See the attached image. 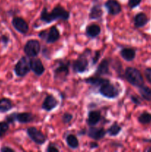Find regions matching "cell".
Wrapping results in <instances>:
<instances>
[{
  "mask_svg": "<svg viewBox=\"0 0 151 152\" xmlns=\"http://www.w3.org/2000/svg\"><path fill=\"white\" fill-rule=\"evenodd\" d=\"M70 13L65 10V7L61 5H57L53 9L50 13L47 11V7H44L40 14V20L50 24L56 20L67 21L70 19Z\"/></svg>",
  "mask_w": 151,
  "mask_h": 152,
  "instance_id": "6da1fadb",
  "label": "cell"
},
{
  "mask_svg": "<svg viewBox=\"0 0 151 152\" xmlns=\"http://www.w3.org/2000/svg\"><path fill=\"white\" fill-rule=\"evenodd\" d=\"M124 78L127 83L136 88H140L144 86V77L139 69L133 67H128L124 71Z\"/></svg>",
  "mask_w": 151,
  "mask_h": 152,
  "instance_id": "7a4b0ae2",
  "label": "cell"
},
{
  "mask_svg": "<svg viewBox=\"0 0 151 152\" xmlns=\"http://www.w3.org/2000/svg\"><path fill=\"white\" fill-rule=\"evenodd\" d=\"M31 71L30 59L28 56H22L14 67V72L19 77H24Z\"/></svg>",
  "mask_w": 151,
  "mask_h": 152,
  "instance_id": "3957f363",
  "label": "cell"
},
{
  "mask_svg": "<svg viewBox=\"0 0 151 152\" xmlns=\"http://www.w3.org/2000/svg\"><path fill=\"white\" fill-rule=\"evenodd\" d=\"M99 93L107 99H115L119 95V91L109 80L99 87Z\"/></svg>",
  "mask_w": 151,
  "mask_h": 152,
  "instance_id": "277c9868",
  "label": "cell"
},
{
  "mask_svg": "<svg viewBox=\"0 0 151 152\" xmlns=\"http://www.w3.org/2000/svg\"><path fill=\"white\" fill-rule=\"evenodd\" d=\"M41 51V45L36 39H30L24 46V52L25 55L30 58L36 57Z\"/></svg>",
  "mask_w": 151,
  "mask_h": 152,
  "instance_id": "5b68a950",
  "label": "cell"
},
{
  "mask_svg": "<svg viewBox=\"0 0 151 152\" xmlns=\"http://www.w3.org/2000/svg\"><path fill=\"white\" fill-rule=\"evenodd\" d=\"M38 37L41 39L44 40L47 44H52L57 42L60 38L59 31L56 26H52L48 32L46 31H40L38 33Z\"/></svg>",
  "mask_w": 151,
  "mask_h": 152,
  "instance_id": "8992f818",
  "label": "cell"
},
{
  "mask_svg": "<svg viewBox=\"0 0 151 152\" xmlns=\"http://www.w3.org/2000/svg\"><path fill=\"white\" fill-rule=\"evenodd\" d=\"M27 134L30 139L37 145H43L46 141V137L36 127H29L27 129Z\"/></svg>",
  "mask_w": 151,
  "mask_h": 152,
  "instance_id": "52a82bcc",
  "label": "cell"
},
{
  "mask_svg": "<svg viewBox=\"0 0 151 152\" xmlns=\"http://www.w3.org/2000/svg\"><path fill=\"white\" fill-rule=\"evenodd\" d=\"M88 65L89 61L84 53L82 55L79 56L78 59L74 61L72 67L74 72L81 74V73H84L87 71V68H88Z\"/></svg>",
  "mask_w": 151,
  "mask_h": 152,
  "instance_id": "ba28073f",
  "label": "cell"
},
{
  "mask_svg": "<svg viewBox=\"0 0 151 152\" xmlns=\"http://www.w3.org/2000/svg\"><path fill=\"white\" fill-rule=\"evenodd\" d=\"M12 25L15 30L22 34H26L29 31V25L21 17H14L12 19Z\"/></svg>",
  "mask_w": 151,
  "mask_h": 152,
  "instance_id": "9c48e42d",
  "label": "cell"
},
{
  "mask_svg": "<svg viewBox=\"0 0 151 152\" xmlns=\"http://www.w3.org/2000/svg\"><path fill=\"white\" fill-rule=\"evenodd\" d=\"M69 74V67L68 63L60 62L59 66L54 70V77L56 80H65Z\"/></svg>",
  "mask_w": 151,
  "mask_h": 152,
  "instance_id": "30bf717a",
  "label": "cell"
},
{
  "mask_svg": "<svg viewBox=\"0 0 151 152\" xmlns=\"http://www.w3.org/2000/svg\"><path fill=\"white\" fill-rule=\"evenodd\" d=\"M59 105V101L53 94H48L44 98V100L41 105V108L47 112H50L55 109Z\"/></svg>",
  "mask_w": 151,
  "mask_h": 152,
  "instance_id": "8fae6325",
  "label": "cell"
},
{
  "mask_svg": "<svg viewBox=\"0 0 151 152\" xmlns=\"http://www.w3.org/2000/svg\"><path fill=\"white\" fill-rule=\"evenodd\" d=\"M87 136L93 140H100L103 139L107 134V131L103 128H96L94 126H90L87 132Z\"/></svg>",
  "mask_w": 151,
  "mask_h": 152,
  "instance_id": "7c38bea8",
  "label": "cell"
},
{
  "mask_svg": "<svg viewBox=\"0 0 151 152\" xmlns=\"http://www.w3.org/2000/svg\"><path fill=\"white\" fill-rule=\"evenodd\" d=\"M30 69L38 77L42 75L45 71L44 65L39 58L33 57L30 59Z\"/></svg>",
  "mask_w": 151,
  "mask_h": 152,
  "instance_id": "4fadbf2b",
  "label": "cell"
},
{
  "mask_svg": "<svg viewBox=\"0 0 151 152\" xmlns=\"http://www.w3.org/2000/svg\"><path fill=\"white\" fill-rule=\"evenodd\" d=\"M105 7L107 10L108 14L111 16H115L121 12V4L116 0H107L105 3Z\"/></svg>",
  "mask_w": 151,
  "mask_h": 152,
  "instance_id": "5bb4252c",
  "label": "cell"
},
{
  "mask_svg": "<svg viewBox=\"0 0 151 152\" xmlns=\"http://www.w3.org/2000/svg\"><path fill=\"white\" fill-rule=\"evenodd\" d=\"M107 74H110V60L107 59H104L98 65L95 75L101 77Z\"/></svg>",
  "mask_w": 151,
  "mask_h": 152,
  "instance_id": "9a60e30c",
  "label": "cell"
},
{
  "mask_svg": "<svg viewBox=\"0 0 151 152\" xmlns=\"http://www.w3.org/2000/svg\"><path fill=\"white\" fill-rule=\"evenodd\" d=\"M102 118L101 112L99 111H90L87 114V118L86 122L90 126H94L99 123Z\"/></svg>",
  "mask_w": 151,
  "mask_h": 152,
  "instance_id": "2e32d148",
  "label": "cell"
},
{
  "mask_svg": "<svg viewBox=\"0 0 151 152\" xmlns=\"http://www.w3.org/2000/svg\"><path fill=\"white\" fill-rule=\"evenodd\" d=\"M149 22V19L144 13H138L134 16V26L136 28L144 27Z\"/></svg>",
  "mask_w": 151,
  "mask_h": 152,
  "instance_id": "e0dca14e",
  "label": "cell"
},
{
  "mask_svg": "<svg viewBox=\"0 0 151 152\" xmlns=\"http://www.w3.org/2000/svg\"><path fill=\"white\" fill-rule=\"evenodd\" d=\"M85 34L87 37L93 39L97 37L101 34V28L96 24H90L86 27Z\"/></svg>",
  "mask_w": 151,
  "mask_h": 152,
  "instance_id": "ac0fdd59",
  "label": "cell"
},
{
  "mask_svg": "<svg viewBox=\"0 0 151 152\" xmlns=\"http://www.w3.org/2000/svg\"><path fill=\"white\" fill-rule=\"evenodd\" d=\"M120 55L125 61L131 62L136 58V51L131 48H124L120 50Z\"/></svg>",
  "mask_w": 151,
  "mask_h": 152,
  "instance_id": "d6986e66",
  "label": "cell"
},
{
  "mask_svg": "<svg viewBox=\"0 0 151 152\" xmlns=\"http://www.w3.org/2000/svg\"><path fill=\"white\" fill-rule=\"evenodd\" d=\"M34 115L30 112H22L16 114V121L22 124H27L33 121Z\"/></svg>",
  "mask_w": 151,
  "mask_h": 152,
  "instance_id": "ffe728a7",
  "label": "cell"
},
{
  "mask_svg": "<svg viewBox=\"0 0 151 152\" xmlns=\"http://www.w3.org/2000/svg\"><path fill=\"white\" fill-rule=\"evenodd\" d=\"M109 81L108 79L102 78L100 76H95V77H90L89 78L85 79V83L87 84L90 85L92 86H94V87H100L102 85H103L104 83H107V82Z\"/></svg>",
  "mask_w": 151,
  "mask_h": 152,
  "instance_id": "44dd1931",
  "label": "cell"
},
{
  "mask_svg": "<svg viewBox=\"0 0 151 152\" xmlns=\"http://www.w3.org/2000/svg\"><path fill=\"white\" fill-rule=\"evenodd\" d=\"M13 105L12 101L8 98L0 99V112L5 113L13 108Z\"/></svg>",
  "mask_w": 151,
  "mask_h": 152,
  "instance_id": "7402d4cb",
  "label": "cell"
},
{
  "mask_svg": "<svg viewBox=\"0 0 151 152\" xmlns=\"http://www.w3.org/2000/svg\"><path fill=\"white\" fill-rule=\"evenodd\" d=\"M103 11L102 10V7L99 4H95L91 7L89 18L90 19H99L102 16Z\"/></svg>",
  "mask_w": 151,
  "mask_h": 152,
  "instance_id": "603a6c76",
  "label": "cell"
},
{
  "mask_svg": "<svg viewBox=\"0 0 151 152\" xmlns=\"http://www.w3.org/2000/svg\"><path fill=\"white\" fill-rule=\"evenodd\" d=\"M66 143L68 146L71 149H76L79 145L78 139L73 134H68L66 137Z\"/></svg>",
  "mask_w": 151,
  "mask_h": 152,
  "instance_id": "cb8c5ba5",
  "label": "cell"
},
{
  "mask_svg": "<svg viewBox=\"0 0 151 152\" xmlns=\"http://www.w3.org/2000/svg\"><path fill=\"white\" fill-rule=\"evenodd\" d=\"M139 91L142 97L147 101L151 102V88L147 86H142L139 88Z\"/></svg>",
  "mask_w": 151,
  "mask_h": 152,
  "instance_id": "d4e9b609",
  "label": "cell"
},
{
  "mask_svg": "<svg viewBox=\"0 0 151 152\" xmlns=\"http://www.w3.org/2000/svg\"><path fill=\"white\" fill-rule=\"evenodd\" d=\"M121 132V127L116 123V122H115L113 124L111 125V126L108 128L107 130V134H108L110 137H116Z\"/></svg>",
  "mask_w": 151,
  "mask_h": 152,
  "instance_id": "484cf974",
  "label": "cell"
},
{
  "mask_svg": "<svg viewBox=\"0 0 151 152\" xmlns=\"http://www.w3.org/2000/svg\"><path fill=\"white\" fill-rule=\"evenodd\" d=\"M138 121L142 125L150 124L151 123V114L147 111L142 113L138 117Z\"/></svg>",
  "mask_w": 151,
  "mask_h": 152,
  "instance_id": "4316f807",
  "label": "cell"
},
{
  "mask_svg": "<svg viewBox=\"0 0 151 152\" xmlns=\"http://www.w3.org/2000/svg\"><path fill=\"white\" fill-rule=\"evenodd\" d=\"M9 130V123L6 121L0 122V138L2 137Z\"/></svg>",
  "mask_w": 151,
  "mask_h": 152,
  "instance_id": "83f0119b",
  "label": "cell"
},
{
  "mask_svg": "<svg viewBox=\"0 0 151 152\" xmlns=\"http://www.w3.org/2000/svg\"><path fill=\"white\" fill-rule=\"evenodd\" d=\"M73 116V114H70V113L66 112L62 115V121L64 124H69L71 121H72Z\"/></svg>",
  "mask_w": 151,
  "mask_h": 152,
  "instance_id": "f1b7e54d",
  "label": "cell"
},
{
  "mask_svg": "<svg viewBox=\"0 0 151 152\" xmlns=\"http://www.w3.org/2000/svg\"><path fill=\"white\" fill-rule=\"evenodd\" d=\"M16 114L17 113L14 112V113H12V114H9L6 117V122L9 124H13L15 121H16Z\"/></svg>",
  "mask_w": 151,
  "mask_h": 152,
  "instance_id": "f546056e",
  "label": "cell"
},
{
  "mask_svg": "<svg viewBox=\"0 0 151 152\" xmlns=\"http://www.w3.org/2000/svg\"><path fill=\"white\" fill-rule=\"evenodd\" d=\"M46 151L47 152H59V148L58 147H56V144H54L53 142H50L47 145V148H46Z\"/></svg>",
  "mask_w": 151,
  "mask_h": 152,
  "instance_id": "4dcf8cb0",
  "label": "cell"
},
{
  "mask_svg": "<svg viewBox=\"0 0 151 152\" xmlns=\"http://www.w3.org/2000/svg\"><path fill=\"white\" fill-rule=\"evenodd\" d=\"M141 1H142V0H129L128 6L131 9L135 8L140 4Z\"/></svg>",
  "mask_w": 151,
  "mask_h": 152,
  "instance_id": "1f68e13d",
  "label": "cell"
},
{
  "mask_svg": "<svg viewBox=\"0 0 151 152\" xmlns=\"http://www.w3.org/2000/svg\"><path fill=\"white\" fill-rule=\"evenodd\" d=\"M100 56H101L100 50H96V51H95L94 56H93V59H92V64H93V65H96V64L98 62V61H99Z\"/></svg>",
  "mask_w": 151,
  "mask_h": 152,
  "instance_id": "d6a6232c",
  "label": "cell"
},
{
  "mask_svg": "<svg viewBox=\"0 0 151 152\" xmlns=\"http://www.w3.org/2000/svg\"><path fill=\"white\" fill-rule=\"evenodd\" d=\"M144 76L146 77L147 80L151 83V68H147L144 70Z\"/></svg>",
  "mask_w": 151,
  "mask_h": 152,
  "instance_id": "836d02e7",
  "label": "cell"
},
{
  "mask_svg": "<svg viewBox=\"0 0 151 152\" xmlns=\"http://www.w3.org/2000/svg\"><path fill=\"white\" fill-rule=\"evenodd\" d=\"M0 42L2 43L4 45H7V44L9 43L10 40H9L8 37H7L6 35H2L1 37H0Z\"/></svg>",
  "mask_w": 151,
  "mask_h": 152,
  "instance_id": "e575fe53",
  "label": "cell"
},
{
  "mask_svg": "<svg viewBox=\"0 0 151 152\" xmlns=\"http://www.w3.org/2000/svg\"><path fill=\"white\" fill-rule=\"evenodd\" d=\"M130 99L136 105H140L142 103V101L140 100V99L136 96H130Z\"/></svg>",
  "mask_w": 151,
  "mask_h": 152,
  "instance_id": "d590c367",
  "label": "cell"
},
{
  "mask_svg": "<svg viewBox=\"0 0 151 152\" xmlns=\"http://www.w3.org/2000/svg\"><path fill=\"white\" fill-rule=\"evenodd\" d=\"M0 151L1 152H15L13 148H10L8 146H3L0 148Z\"/></svg>",
  "mask_w": 151,
  "mask_h": 152,
  "instance_id": "8d00e7d4",
  "label": "cell"
},
{
  "mask_svg": "<svg viewBox=\"0 0 151 152\" xmlns=\"http://www.w3.org/2000/svg\"><path fill=\"white\" fill-rule=\"evenodd\" d=\"M90 148L91 149H95V148H99V144L97 143L96 142H90Z\"/></svg>",
  "mask_w": 151,
  "mask_h": 152,
  "instance_id": "74e56055",
  "label": "cell"
},
{
  "mask_svg": "<svg viewBox=\"0 0 151 152\" xmlns=\"http://www.w3.org/2000/svg\"><path fill=\"white\" fill-rule=\"evenodd\" d=\"M78 135H84V134H86V131L85 130L79 131V132H78Z\"/></svg>",
  "mask_w": 151,
  "mask_h": 152,
  "instance_id": "f35d334b",
  "label": "cell"
},
{
  "mask_svg": "<svg viewBox=\"0 0 151 152\" xmlns=\"http://www.w3.org/2000/svg\"><path fill=\"white\" fill-rule=\"evenodd\" d=\"M143 141L144 142H151V138H150V139H144Z\"/></svg>",
  "mask_w": 151,
  "mask_h": 152,
  "instance_id": "ab89813d",
  "label": "cell"
},
{
  "mask_svg": "<svg viewBox=\"0 0 151 152\" xmlns=\"http://www.w3.org/2000/svg\"><path fill=\"white\" fill-rule=\"evenodd\" d=\"M145 151H147V152H151V146L150 147V148H148L147 149H146V150H145Z\"/></svg>",
  "mask_w": 151,
  "mask_h": 152,
  "instance_id": "60d3db41",
  "label": "cell"
}]
</instances>
